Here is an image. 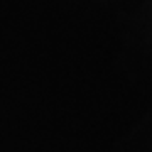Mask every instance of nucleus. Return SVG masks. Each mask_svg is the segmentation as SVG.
I'll return each mask as SVG.
<instances>
[]
</instances>
